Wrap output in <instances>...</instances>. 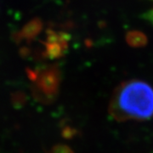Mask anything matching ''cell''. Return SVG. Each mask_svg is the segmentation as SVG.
<instances>
[{
  "label": "cell",
  "instance_id": "6da1fadb",
  "mask_svg": "<svg viewBox=\"0 0 153 153\" xmlns=\"http://www.w3.org/2000/svg\"><path fill=\"white\" fill-rule=\"evenodd\" d=\"M109 113L118 122L145 121L153 117V88L132 79L116 88L109 102Z\"/></svg>",
  "mask_w": 153,
  "mask_h": 153
},
{
  "label": "cell",
  "instance_id": "7a4b0ae2",
  "mask_svg": "<svg viewBox=\"0 0 153 153\" xmlns=\"http://www.w3.org/2000/svg\"><path fill=\"white\" fill-rule=\"evenodd\" d=\"M53 153H73L70 150V148L65 146H56L54 149V152Z\"/></svg>",
  "mask_w": 153,
  "mask_h": 153
}]
</instances>
